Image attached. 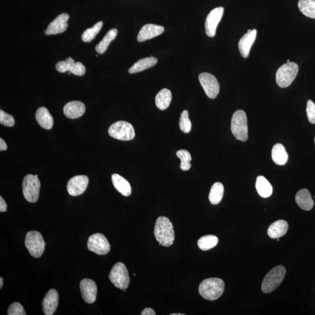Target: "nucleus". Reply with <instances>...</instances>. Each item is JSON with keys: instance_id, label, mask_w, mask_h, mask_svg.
I'll return each mask as SVG.
<instances>
[{"instance_id": "obj_1", "label": "nucleus", "mask_w": 315, "mask_h": 315, "mask_svg": "<svg viewBox=\"0 0 315 315\" xmlns=\"http://www.w3.org/2000/svg\"><path fill=\"white\" fill-rule=\"evenodd\" d=\"M154 233L159 245L169 247L173 244L175 238L174 226L166 217L157 218Z\"/></svg>"}, {"instance_id": "obj_2", "label": "nucleus", "mask_w": 315, "mask_h": 315, "mask_svg": "<svg viewBox=\"0 0 315 315\" xmlns=\"http://www.w3.org/2000/svg\"><path fill=\"white\" fill-rule=\"evenodd\" d=\"M225 283L220 278L205 279L198 287V292L205 299L215 301L222 296L224 292Z\"/></svg>"}, {"instance_id": "obj_3", "label": "nucleus", "mask_w": 315, "mask_h": 315, "mask_svg": "<svg viewBox=\"0 0 315 315\" xmlns=\"http://www.w3.org/2000/svg\"><path fill=\"white\" fill-rule=\"evenodd\" d=\"M231 132L236 139L239 141H246L248 138V127L247 117L242 110H238L234 113L232 118Z\"/></svg>"}, {"instance_id": "obj_4", "label": "nucleus", "mask_w": 315, "mask_h": 315, "mask_svg": "<svg viewBox=\"0 0 315 315\" xmlns=\"http://www.w3.org/2000/svg\"><path fill=\"white\" fill-rule=\"evenodd\" d=\"M298 64L294 62H287L278 68L276 73V82L281 88H287L292 84L298 73Z\"/></svg>"}, {"instance_id": "obj_5", "label": "nucleus", "mask_w": 315, "mask_h": 315, "mask_svg": "<svg viewBox=\"0 0 315 315\" xmlns=\"http://www.w3.org/2000/svg\"><path fill=\"white\" fill-rule=\"evenodd\" d=\"M285 274L286 270L283 266H278L270 270L264 277L261 285L263 292L268 294L274 291L283 281Z\"/></svg>"}, {"instance_id": "obj_6", "label": "nucleus", "mask_w": 315, "mask_h": 315, "mask_svg": "<svg viewBox=\"0 0 315 315\" xmlns=\"http://www.w3.org/2000/svg\"><path fill=\"white\" fill-rule=\"evenodd\" d=\"M40 182L38 175H28L25 177L22 183L23 195L26 200L36 203L39 197Z\"/></svg>"}, {"instance_id": "obj_7", "label": "nucleus", "mask_w": 315, "mask_h": 315, "mask_svg": "<svg viewBox=\"0 0 315 315\" xmlns=\"http://www.w3.org/2000/svg\"><path fill=\"white\" fill-rule=\"evenodd\" d=\"M25 245L33 257L39 258L43 254L46 243L40 233L32 231L26 234Z\"/></svg>"}, {"instance_id": "obj_8", "label": "nucleus", "mask_w": 315, "mask_h": 315, "mask_svg": "<svg viewBox=\"0 0 315 315\" xmlns=\"http://www.w3.org/2000/svg\"><path fill=\"white\" fill-rule=\"evenodd\" d=\"M110 136L122 141L132 140L135 138V131L132 124L125 121H118L109 128Z\"/></svg>"}, {"instance_id": "obj_9", "label": "nucleus", "mask_w": 315, "mask_h": 315, "mask_svg": "<svg viewBox=\"0 0 315 315\" xmlns=\"http://www.w3.org/2000/svg\"><path fill=\"white\" fill-rule=\"evenodd\" d=\"M109 279L116 287L126 290L130 284V277L126 266L121 262L115 264L110 272Z\"/></svg>"}, {"instance_id": "obj_10", "label": "nucleus", "mask_w": 315, "mask_h": 315, "mask_svg": "<svg viewBox=\"0 0 315 315\" xmlns=\"http://www.w3.org/2000/svg\"><path fill=\"white\" fill-rule=\"evenodd\" d=\"M89 250L99 255L108 254L111 251V245L102 234H94L89 237L87 243Z\"/></svg>"}, {"instance_id": "obj_11", "label": "nucleus", "mask_w": 315, "mask_h": 315, "mask_svg": "<svg viewBox=\"0 0 315 315\" xmlns=\"http://www.w3.org/2000/svg\"><path fill=\"white\" fill-rule=\"evenodd\" d=\"M199 81L207 96L215 99L219 93V84L217 79L212 74L202 73L198 76Z\"/></svg>"}, {"instance_id": "obj_12", "label": "nucleus", "mask_w": 315, "mask_h": 315, "mask_svg": "<svg viewBox=\"0 0 315 315\" xmlns=\"http://www.w3.org/2000/svg\"><path fill=\"white\" fill-rule=\"evenodd\" d=\"M224 9L220 7L214 9L208 15L206 22H205V29L208 37H214L216 35L217 27L222 19L224 14Z\"/></svg>"}, {"instance_id": "obj_13", "label": "nucleus", "mask_w": 315, "mask_h": 315, "mask_svg": "<svg viewBox=\"0 0 315 315\" xmlns=\"http://www.w3.org/2000/svg\"><path fill=\"white\" fill-rule=\"evenodd\" d=\"M89 183L88 177L85 175H77L68 181L67 188L68 193L72 196H78L84 193Z\"/></svg>"}, {"instance_id": "obj_14", "label": "nucleus", "mask_w": 315, "mask_h": 315, "mask_svg": "<svg viewBox=\"0 0 315 315\" xmlns=\"http://www.w3.org/2000/svg\"><path fill=\"white\" fill-rule=\"evenodd\" d=\"M56 69L60 73H65L70 71L74 75L84 76L85 73V67L80 62L75 63L72 58H68L65 61L58 62L56 65Z\"/></svg>"}, {"instance_id": "obj_15", "label": "nucleus", "mask_w": 315, "mask_h": 315, "mask_svg": "<svg viewBox=\"0 0 315 315\" xmlns=\"http://www.w3.org/2000/svg\"><path fill=\"white\" fill-rule=\"evenodd\" d=\"M97 289L96 283L91 279H83L80 283V290L82 298L88 304H93L96 301Z\"/></svg>"}, {"instance_id": "obj_16", "label": "nucleus", "mask_w": 315, "mask_h": 315, "mask_svg": "<svg viewBox=\"0 0 315 315\" xmlns=\"http://www.w3.org/2000/svg\"><path fill=\"white\" fill-rule=\"evenodd\" d=\"M69 18V15L66 13L59 15L47 26L45 31L46 35H56L65 32L68 27L67 21Z\"/></svg>"}, {"instance_id": "obj_17", "label": "nucleus", "mask_w": 315, "mask_h": 315, "mask_svg": "<svg viewBox=\"0 0 315 315\" xmlns=\"http://www.w3.org/2000/svg\"><path fill=\"white\" fill-rule=\"evenodd\" d=\"M257 30L256 29H249L246 34L243 36L240 39L238 47L240 55L243 58H247L249 55L252 44H254L256 38Z\"/></svg>"}, {"instance_id": "obj_18", "label": "nucleus", "mask_w": 315, "mask_h": 315, "mask_svg": "<svg viewBox=\"0 0 315 315\" xmlns=\"http://www.w3.org/2000/svg\"><path fill=\"white\" fill-rule=\"evenodd\" d=\"M59 301L58 291L55 289L50 290L44 296L43 301V310L44 314L52 315L57 310Z\"/></svg>"}, {"instance_id": "obj_19", "label": "nucleus", "mask_w": 315, "mask_h": 315, "mask_svg": "<svg viewBox=\"0 0 315 315\" xmlns=\"http://www.w3.org/2000/svg\"><path fill=\"white\" fill-rule=\"evenodd\" d=\"M63 112L65 117L71 119H75L84 114L85 106L84 103L80 101H71L64 106Z\"/></svg>"}, {"instance_id": "obj_20", "label": "nucleus", "mask_w": 315, "mask_h": 315, "mask_svg": "<svg viewBox=\"0 0 315 315\" xmlns=\"http://www.w3.org/2000/svg\"><path fill=\"white\" fill-rule=\"evenodd\" d=\"M163 32H164V28L162 26L154 24L145 25L139 31L138 40L139 42H142V41L151 39L162 34Z\"/></svg>"}, {"instance_id": "obj_21", "label": "nucleus", "mask_w": 315, "mask_h": 315, "mask_svg": "<svg viewBox=\"0 0 315 315\" xmlns=\"http://www.w3.org/2000/svg\"><path fill=\"white\" fill-rule=\"evenodd\" d=\"M295 201L298 206L303 210L310 211L313 209L314 201L310 193L307 189H302L297 192Z\"/></svg>"}, {"instance_id": "obj_22", "label": "nucleus", "mask_w": 315, "mask_h": 315, "mask_svg": "<svg viewBox=\"0 0 315 315\" xmlns=\"http://www.w3.org/2000/svg\"><path fill=\"white\" fill-rule=\"evenodd\" d=\"M35 117L40 127L46 130L52 129L54 119L48 109L45 107H40L39 108L36 112Z\"/></svg>"}, {"instance_id": "obj_23", "label": "nucleus", "mask_w": 315, "mask_h": 315, "mask_svg": "<svg viewBox=\"0 0 315 315\" xmlns=\"http://www.w3.org/2000/svg\"><path fill=\"white\" fill-rule=\"evenodd\" d=\"M288 224L284 220H278L270 226L267 234L272 239H277L283 236L287 233Z\"/></svg>"}, {"instance_id": "obj_24", "label": "nucleus", "mask_w": 315, "mask_h": 315, "mask_svg": "<svg viewBox=\"0 0 315 315\" xmlns=\"http://www.w3.org/2000/svg\"><path fill=\"white\" fill-rule=\"evenodd\" d=\"M112 180L115 189L121 195L127 197L132 194V188L129 182L120 175H112Z\"/></svg>"}, {"instance_id": "obj_25", "label": "nucleus", "mask_w": 315, "mask_h": 315, "mask_svg": "<svg viewBox=\"0 0 315 315\" xmlns=\"http://www.w3.org/2000/svg\"><path fill=\"white\" fill-rule=\"evenodd\" d=\"M157 59L154 57L146 58L141 59L131 67L129 70L130 74H135L148 69L154 67L157 63Z\"/></svg>"}, {"instance_id": "obj_26", "label": "nucleus", "mask_w": 315, "mask_h": 315, "mask_svg": "<svg viewBox=\"0 0 315 315\" xmlns=\"http://www.w3.org/2000/svg\"><path fill=\"white\" fill-rule=\"evenodd\" d=\"M272 156L273 161L278 165H284L288 161V154L281 144H276L273 147Z\"/></svg>"}, {"instance_id": "obj_27", "label": "nucleus", "mask_w": 315, "mask_h": 315, "mask_svg": "<svg viewBox=\"0 0 315 315\" xmlns=\"http://www.w3.org/2000/svg\"><path fill=\"white\" fill-rule=\"evenodd\" d=\"M172 101V93L168 89L164 88L157 94L156 104L157 108L161 111L167 109Z\"/></svg>"}, {"instance_id": "obj_28", "label": "nucleus", "mask_w": 315, "mask_h": 315, "mask_svg": "<svg viewBox=\"0 0 315 315\" xmlns=\"http://www.w3.org/2000/svg\"><path fill=\"white\" fill-rule=\"evenodd\" d=\"M256 188L261 197L267 198L272 195L273 188L271 184L263 176L258 177L256 182Z\"/></svg>"}, {"instance_id": "obj_29", "label": "nucleus", "mask_w": 315, "mask_h": 315, "mask_svg": "<svg viewBox=\"0 0 315 315\" xmlns=\"http://www.w3.org/2000/svg\"><path fill=\"white\" fill-rule=\"evenodd\" d=\"M118 33V32L117 29H112L109 31L105 37H104L103 39L95 47L96 51L99 54H103L106 51L107 49H108L110 43L117 38Z\"/></svg>"}, {"instance_id": "obj_30", "label": "nucleus", "mask_w": 315, "mask_h": 315, "mask_svg": "<svg viewBox=\"0 0 315 315\" xmlns=\"http://www.w3.org/2000/svg\"><path fill=\"white\" fill-rule=\"evenodd\" d=\"M224 188L220 182H216L211 188L209 194V200L213 205L220 203L224 195Z\"/></svg>"}, {"instance_id": "obj_31", "label": "nucleus", "mask_w": 315, "mask_h": 315, "mask_svg": "<svg viewBox=\"0 0 315 315\" xmlns=\"http://www.w3.org/2000/svg\"><path fill=\"white\" fill-rule=\"evenodd\" d=\"M298 5L303 14L315 19V0H299Z\"/></svg>"}, {"instance_id": "obj_32", "label": "nucleus", "mask_w": 315, "mask_h": 315, "mask_svg": "<svg viewBox=\"0 0 315 315\" xmlns=\"http://www.w3.org/2000/svg\"><path fill=\"white\" fill-rule=\"evenodd\" d=\"M218 238L213 235H208L200 237L198 240V248L202 251H206L215 248L218 244Z\"/></svg>"}, {"instance_id": "obj_33", "label": "nucleus", "mask_w": 315, "mask_h": 315, "mask_svg": "<svg viewBox=\"0 0 315 315\" xmlns=\"http://www.w3.org/2000/svg\"><path fill=\"white\" fill-rule=\"evenodd\" d=\"M103 26V22L99 21L93 28L86 29L81 36L82 40L84 42H90L99 34Z\"/></svg>"}, {"instance_id": "obj_34", "label": "nucleus", "mask_w": 315, "mask_h": 315, "mask_svg": "<svg viewBox=\"0 0 315 315\" xmlns=\"http://www.w3.org/2000/svg\"><path fill=\"white\" fill-rule=\"evenodd\" d=\"M177 156L181 160L180 168L182 171H189L191 168L190 161L192 160V157L188 151L180 150L177 151Z\"/></svg>"}, {"instance_id": "obj_35", "label": "nucleus", "mask_w": 315, "mask_h": 315, "mask_svg": "<svg viewBox=\"0 0 315 315\" xmlns=\"http://www.w3.org/2000/svg\"><path fill=\"white\" fill-rule=\"evenodd\" d=\"M179 127L183 133H189L192 129V123L189 118V112L186 110L181 114L179 120Z\"/></svg>"}, {"instance_id": "obj_36", "label": "nucleus", "mask_w": 315, "mask_h": 315, "mask_svg": "<svg viewBox=\"0 0 315 315\" xmlns=\"http://www.w3.org/2000/svg\"><path fill=\"white\" fill-rule=\"evenodd\" d=\"M0 123L5 126L13 127L15 125L16 121H15L13 116L9 115L1 110L0 111Z\"/></svg>"}, {"instance_id": "obj_37", "label": "nucleus", "mask_w": 315, "mask_h": 315, "mask_svg": "<svg viewBox=\"0 0 315 315\" xmlns=\"http://www.w3.org/2000/svg\"><path fill=\"white\" fill-rule=\"evenodd\" d=\"M8 315H26V314L23 306L19 302H14L8 308Z\"/></svg>"}, {"instance_id": "obj_38", "label": "nucleus", "mask_w": 315, "mask_h": 315, "mask_svg": "<svg viewBox=\"0 0 315 315\" xmlns=\"http://www.w3.org/2000/svg\"><path fill=\"white\" fill-rule=\"evenodd\" d=\"M307 114L310 122L311 124H315V103L313 100H308Z\"/></svg>"}, {"instance_id": "obj_39", "label": "nucleus", "mask_w": 315, "mask_h": 315, "mask_svg": "<svg viewBox=\"0 0 315 315\" xmlns=\"http://www.w3.org/2000/svg\"><path fill=\"white\" fill-rule=\"evenodd\" d=\"M7 210V204L5 203L4 199L0 197V212H5Z\"/></svg>"}, {"instance_id": "obj_40", "label": "nucleus", "mask_w": 315, "mask_h": 315, "mask_svg": "<svg viewBox=\"0 0 315 315\" xmlns=\"http://www.w3.org/2000/svg\"><path fill=\"white\" fill-rule=\"evenodd\" d=\"M141 315H156L155 311L151 308H147L142 311Z\"/></svg>"}, {"instance_id": "obj_41", "label": "nucleus", "mask_w": 315, "mask_h": 315, "mask_svg": "<svg viewBox=\"0 0 315 315\" xmlns=\"http://www.w3.org/2000/svg\"><path fill=\"white\" fill-rule=\"evenodd\" d=\"M7 149V145L2 138H0V150L1 151Z\"/></svg>"}, {"instance_id": "obj_42", "label": "nucleus", "mask_w": 315, "mask_h": 315, "mask_svg": "<svg viewBox=\"0 0 315 315\" xmlns=\"http://www.w3.org/2000/svg\"><path fill=\"white\" fill-rule=\"evenodd\" d=\"M3 286V278L2 277L0 278V288H2Z\"/></svg>"}, {"instance_id": "obj_43", "label": "nucleus", "mask_w": 315, "mask_h": 315, "mask_svg": "<svg viewBox=\"0 0 315 315\" xmlns=\"http://www.w3.org/2000/svg\"><path fill=\"white\" fill-rule=\"evenodd\" d=\"M171 315H185L184 314H171Z\"/></svg>"}, {"instance_id": "obj_44", "label": "nucleus", "mask_w": 315, "mask_h": 315, "mask_svg": "<svg viewBox=\"0 0 315 315\" xmlns=\"http://www.w3.org/2000/svg\"><path fill=\"white\" fill-rule=\"evenodd\" d=\"M290 60H287V62H290Z\"/></svg>"}, {"instance_id": "obj_45", "label": "nucleus", "mask_w": 315, "mask_h": 315, "mask_svg": "<svg viewBox=\"0 0 315 315\" xmlns=\"http://www.w3.org/2000/svg\"><path fill=\"white\" fill-rule=\"evenodd\" d=\"M314 141H315V139H314Z\"/></svg>"}]
</instances>
